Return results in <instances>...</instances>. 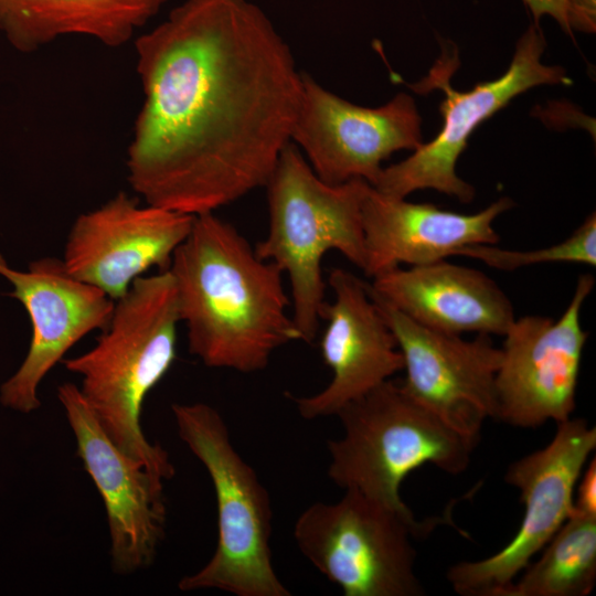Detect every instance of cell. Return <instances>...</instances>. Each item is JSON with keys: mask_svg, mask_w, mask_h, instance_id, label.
Wrapping results in <instances>:
<instances>
[{"mask_svg": "<svg viewBox=\"0 0 596 596\" xmlns=\"http://www.w3.org/2000/svg\"><path fill=\"white\" fill-rule=\"evenodd\" d=\"M595 278L581 275L566 309L556 320L526 315L503 334L496 374V419L519 428L571 418L588 338L581 322Z\"/></svg>", "mask_w": 596, "mask_h": 596, "instance_id": "cell-10", "label": "cell"}, {"mask_svg": "<svg viewBox=\"0 0 596 596\" xmlns=\"http://www.w3.org/2000/svg\"><path fill=\"white\" fill-rule=\"evenodd\" d=\"M512 205L511 199L500 198L477 213L462 214L389 196L368 184L361 204L363 273L373 278L402 264L446 259L469 245L498 244L493 222Z\"/></svg>", "mask_w": 596, "mask_h": 596, "instance_id": "cell-17", "label": "cell"}, {"mask_svg": "<svg viewBox=\"0 0 596 596\" xmlns=\"http://www.w3.org/2000/svg\"><path fill=\"white\" fill-rule=\"evenodd\" d=\"M336 416L343 435L327 443L330 480L408 515L413 512L400 493L403 480L426 464L461 473L478 443L448 427L391 379Z\"/></svg>", "mask_w": 596, "mask_h": 596, "instance_id": "cell-6", "label": "cell"}, {"mask_svg": "<svg viewBox=\"0 0 596 596\" xmlns=\"http://www.w3.org/2000/svg\"><path fill=\"white\" fill-rule=\"evenodd\" d=\"M181 440L204 466L217 507V543L209 562L183 576L182 592L219 589L235 596H290L270 549L273 509L267 489L235 449L221 414L205 403H173Z\"/></svg>", "mask_w": 596, "mask_h": 596, "instance_id": "cell-5", "label": "cell"}, {"mask_svg": "<svg viewBox=\"0 0 596 596\" xmlns=\"http://www.w3.org/2000/svg\"><path fill=\"white\" fill-rule=\"evenodd\" d=\"M168 270L189 353L204 365L254 373L278 348L301 341L287 311L284 273L215 213L194 217Z\"/></svg>", "mask_w": 596, "mask_h": 596, "instance_id": "cell-2", "label": "cell"}, {"mask_svg": "<svg viewBox=\"0 0 596 596\" xmlns=\"http://www.w3.org/2000/svg\"><path fill=\"white\" fill-rule=\"evenodd\" d=\"M545 44L538 23L531 25L519 40L508 70L500 77L479 83L466 92L450 85L453 58L446 62L440 60L423 84L413 87L418 91L424 87L444 91L445 98L440 104L443 125L439 132L406 159L383 167L372 187L393 198H406L417 190L433 189L461 202H470L475 189L457 174L456 164L471 134L528 89L572 82L563 67L542 62Z\"/></svg>", "mask_w": 596, "mask_h": 596, "instance_id": "cell-8", "label": "cell"}, {"mask_svg": "<svg viewBox=\"0 0 596 596\" xmlns=\"http://www.w3.org/2000/svg\"><path fill=\"white\" fill-rule=\"evenodd\" d=\"M457 255L481 260L489 267L505 272L547 263L595 266L596 215L593 212L566 240L544 248L511 251L497 244H475L461 248Z\"/></svg>", "mask_w": 596, "mask_h": 596, "instance_id": "cell-21", "label": "cell"}, {"mask_svg": "<svg viewBox=\"0 0 596 596\" xmlns=\"http://www.w3.org/2000/svg\"><path fill=\"white\" fill-rule=\"evenodd\" d=\"M595 448V427L571 417L557 423L549 445L508 467L504 480L524 504L521 525L496 554L449 567L447 579L457 594L497 596L515 579L573 513L575 486Z\"/></svg>", "mask_w": 596, "mask_h": 596, "instance_id": "cell-9", "label": "cell"}, {"mask_svg": "<svg viewBox=\"0 0 596 596\" xmlns=\"http://www.w3.org/2000/svg\"><path fill=\"white\" fill-rule=\"evenodd\" d=\"M370 295L403 356L405 392L455 432L479 439L483 423L496 416V374L501 349L491 336L467 340L425 327Z\"/></svg>", "mask_w": 596, "mask_h": 596, "instance_id": "cell-11", "label": "cell"}, {"mask_svg": "<svg viewBox=\"0 0 596 596\" xmlns=\"http://www.w3.org/2000/svg\"><path fill=\"white\" fill-rule=\"evenodd\" d=\"M368 184L361 179L341 184L322 181L291 142L283 149L266 184L268 232L254 249L287 274L291 317L302 342H313L322 319L323 256L336 249L364 270L361 204Z\"/></svg>", "mask_w": 596, "mask_h": 596, "instance_id": "cell-4", "label": "cell"}, {"mask_svg": "<svg viewBox=\"0 0 596 596\" xmlns=\"http://www.w3.org/2000/svg\"><path fill=\"white\" fill-rule=\"evenodd\" d=\"M300 104L290 140L329 184L361 179L373 185L382 162L422 143V118L412 96L400 93L383 106L354 105L301 74Z\"/></svg>", "mask_w": 596, "mask_h": 596, "instance_id": "cell-12", "label": "cell"}, {"mask_svg": "<svg viewBox=\"0 0 596 596\" xmlns=\"http://www.w3.org/2000/svg\"><path fill=\"white\" fill-rule=\"evenodd\" d=\"M583 473V472H582ZM578 485L576 498H574V509L576 511L596 515V460L588 464Z\"/></svg>", "mask_w": 596, "mask_h": 596, "instance_id": "cell-23", "label": "cell"}, {"mask_svg": "<svg viewBox=\"0 0 596 596\" xmlns=\"http://www.w3.org/2000/svg\"><path fill=\"white\" fill-rule=\"evenodd\" d=\"M135 49L143 100L127 150L132 190L198 216L266 187L302 83L266 13L249 0H185Z\"/></svg>", "mask_w": 596, "mask_h": 596, "instance_id": "cell-1", "label": "cell"}, {"mask_svg": "<svg viewBox=\"0 0 596 596\" xmlns=\"http://www.w3.org/2000/svg\"><path fill=\"white\" fill-rule=\"evenodd\" d=\"M168 0H0V32L22 53L66 35L108 47L131 40Z\"/></svg>", "mask_w": 596, "mask_h": 596, "instance_id": "cell-19", "label": "cell"}, {"mask_svg": "<svg viewBox=\"0 0 596 596\" xmlns=\"http://www.w3.org/2000/svg\"><path fill=\"white\" fill-rule=\"evenodd\" d=\"M369 285L408 318L447 333L503 336L515 319L510 298L491 277L446 259L398 266Z\"/></svg>", "mask_w": 596, "mask_h": 596, "instance_id": "cell-18", "label": "cell"}, {"mask_svg": "<svg viewBox=\"0 0 596 596\" xmlns=\"http://www.w3.org/2000/svg\"><path fill=\"white\" fill-rule=\"evenodd\" d=\"M194 217L150 204L142 206L118 192L76 217L61 259L73 277L116 301L152 267L169 268Z\"/></svg>", "mask_w": 596, "mask_h": 596, "instance_id": "cell-15", "label": "cell"}, {"mask_svg": "<svg viewBox=\"0 0 596 596\" xmlns=\"http://www.w3.org/2000/svg\"><path fill=\"white\" fill-rule=\"evenodd\" d=\"M332 302H326L327 320L320 352L332 376L316 394L290 396L299 415L308 421L336 414L348 403L403 371L396 340L373 301L369 284L356 275L333 268L329 273Z\"/></svg>", "mask_w": 596, "mask_h": 596, "instance_id": "cell-16", "label": "cell"}, {"mask_svg": "<svg viewBox=\"0 0 596 596\" xmlns=\"http://www.w3.org/2000/svg\"><path fill=\"white\" fill-rule=\"evenodd\" d=\"M0 276L12 287L7 296L23 306L32 327L24 360L0 386V404L30 414L41 406L44 377L78 341L107 327L115 300L73 277L61 258L42 257L19 270L0 253Z\"/></svg>", "mask_w": 596, "mask_h": 596, "instance_id": "cell-13", "label": "cell"}, {"mask_svg": "<svg viewBox=\"0 0 596 596\" xmlns=\"http://www.w3.org/2000/svg\"><path fill=\"white\" fill-rule=\"evenodd\" d=\"M535 23L550 15L570 35L596 29V0H523Z\"/></svg>", "mask_w": 596, "mask_h": 596, "instance_id": "cell-22", "label": "cell"}, {"mask_svg": "<svg viewBox=\"0 0 596 596\" xmlns=\"http://www.w3.org/2000/svg\"><path fill=\"white\" fill-rule=\"evenodd\" d=\"M440 519L417 521L356 490L336 502H315L294 525L301 554L344 596H422L412 538Z\"/></svg>", "mask_w": 596, "mask_h": 596, "instance_id": "cell-7", "label": "cell"}, {"mask_svg": "<svg viewBox=\"0 0 596 596\" xmlns=\"http://www.w3.org/2000/svg\"><path fill=\"white\" fill-rule=\"evenodd\" d=\"M543 555L497 596H587L596 583V515L574 509Z\"/></svg>", "mask_w": 596, "mask_h": 596, "instance_id": "cell-20", "label": "cell"}, {"mask_svg": "<svg viewBox=\"0 0 596 596\" xmlns=\"http://www.w3.org/2000/svg\"><path fill=\"white\" fill-rule=\"evenodd\" d=\"M57 398L74 435L77 456L105 505L113 571L131 575L149 567L166 532L164 481L111 441L77 385L62 383Z\"/></svg>", "mask_w": 596, "mask_h": 596, "instance_id": "cell-14", "label": "cell"}, {"mask_svg": "<svg viewBox=\"0 0 596 596\" xmlns=\"http://www.w3.org/2000/svg\"><path fill=\"white\" fill-rule=\"evenodd\" d=\"M179 322L170 272L141 276L115 301L96 344L63 360L65 369L79 376L78 390L105 434L163 481L173 478L174 466L169 454L146 437L141 409L175 361Z\"/></svg>", "mask_w": 596, "mask_h": 596, "instance_id": "cell-3", "label": "cell"}]
</instances>
